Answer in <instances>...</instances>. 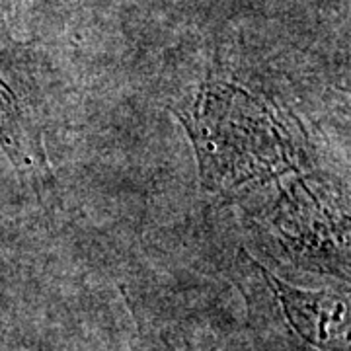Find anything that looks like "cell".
Here are the masks:
<instances>
[{"label":"cell","instance_id":"cell-1","mask_svg":"<svg viewBox=\"0 0 351 351\" xmlns=\"http://www.w3.org/2000/svg\"><path fill=\"white\" fill-rule=\"evenodd\" d=\"M195 117L184 119L199 154L205 184L240 186L285 172L295 151L265 108L239 88L215 84L201 92Z\"/></svg>","mask_w":351,"mask_h":351},{"label":"cell","instance_id":"cell-2","mask_svg":"<svg viewBox=\"0 0 351 351\" xmlns=\"http://www.w3.org/2000/svg\"><path fill=\"white\" fill-rule=\"evenodd\" d=\"M256 265L267 289L276 295V299L281 304V311L287 318L289 326L293 328V332L299 338L320 350H328L334 341L341 343L348 332L346 302L326 291L311 293V291L289 287L287 283L279 281L267 269H263L258 262Z\"/></svg>","mask_w":351,"mask_h":351},{"label":"cell","instance_id":"cell-3","mask_svg":"<svg viewBox=\"0 0 351 351\" xmlns=\"http://www.w3.org/2000/svg\"><path fill=\"white\" fill-rule=\"evenodd\" d=\"M22 141H24V129H22V115L18 110L16 98L8 86L0 80V143L10 156H22Z\"/></svg>","mask_w":351,"mask_h":351}]
</instances>
